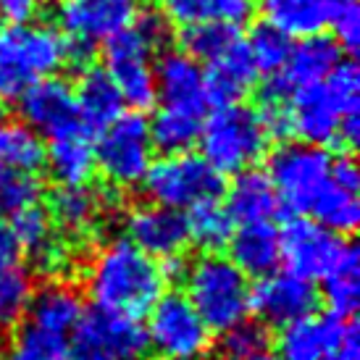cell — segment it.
<instances>
[{"instance_id":"bcb514c9","label":"cell","mask_w":360,"mask_h":360,"mask_svg":"<svg viewBox=\"0 0 360 360\" xmlns=\"http://www.w3.org/2000/svg\"><path fill=\"white\" fill-rule=\"evenodd\" d=\"M21 260V245L16 240V234L11 229V221L0 216V269H11L19 266Z\"/></svg>"},{"instance_id":"1f68e13d","label":"cell","mask_w":360,"mask_h":360,"mask_svg":"<svg viewBox=\"0 0 360 360\" xmlns=\"http://www.w3.org/2000/svg\"><path fill=\"white\" fill-rule=\"evenodd\" d=\"M45 163V142L24 121L0 119V166L34 174Z\"/></svg>"},{"instance_id":"d6a6232c","label":"cell","mask_w":360,"mask_h":360,"mask_svg":"<svg viewBox=\"0 0 360 360\" xmlns=\"http://www.w3.org/2000/svg\"><path fill=\"white\" fill-rule=\"evenodd\" d=\"M202 121H205V116L176 110V108H163L160 105L155 119L148 121L153 148L163 150L166 155L192 150L198 145V140H200Z\"/></svg>"},{"instance_id":"7a4b0ae2","label":"cell","mask_w":360,"mask_h":360,"mask_svg":"<svg viewBox=\"0 0 360 360\" xmlns=\"http://www.w3.org/2000/svg\"><path fill=\"white\" fill-rule=\"evenodd\" d=\"M184 297L198 310L210 331H229L250 316V276H245L226 255L202 252L181 271Z\"/></svg>"},{"instance_id":"d590c367","label":"cell","mask_w":360,"mask_h":360,"mask_svg":"<svg viewBox=\"0 0 360 360\" xmlns=\"http://www.w3.org/2000/svg\"><path fill=\"white\" fill-rule=\"evenodd\" d=\"M69 340L71 337L51 334L27 323L13 337L6 360H71Z\"/></svg>"},{"instance_id":"4316f807","label":"cell","mask_w":360,"mask_h":360,"mask_svg":"<svg viewBox=\"0 0 360 360\" xmlns=\"http://www.w3.org/2000/svg\"><path fill=\"white\" fill-rule=\"evenodd\" d=\"M48 174L58 181V187H77L90 184L95 174V150L84 131H71L63 137L51 140L45 148V163Z\"/></svg>"},{"instance_id":"7c38bea8","label":"cell","mask_w":360,"mask_h":360,"mask_svg":"<svg viewBox=\"0 0 360 360\" xmlns=\"http://www.w3.org/2000/svg\"><path fill=\"white\" fill-rule=\"evenodd\" d=\"M56 16L66 40L95 48L127 30L137 11L134 0H58Z\"/></svg>"},{"instance_id":"52a82bcc","label":"cell","mask_w":360,"mask_h":360,"mask_svg":"<svg viewBox=\"0 0 360 360\" xmlns=\"http://www.w3.org/2000/svg\"><path fill=\"white\" fill-rule=\"evenodd\" d=\"M145 337L160 360H202L213 345V331L179 292H163L148 310Z\"/></svg>"},{"instance_id":"8992f818","label":"cell","mask_w":360,"mask_h":360,"mask_svg":"<svg viewBox=\"0 0 360 360\" xmlns=\"http://www.w3.org/2000/svg\"><path fill=\"white\" fill-rule=\"evenodd\" d=\"M331 155L321 145L310 142H281L269 155V171L274 190L279 195L281 208L292 213H308L319 192L326 187L331 171Z\"/></svg>"},{"instance_id":"484cf974","label":"cell","mask_w":360,"mask_h":360,"mask_svg":"<svg viewBox=\"0 0 360 360\" xmlns=\"http://www.w3.org/2000/svg\"><path fill=\"white\" fill-rule=\"evenodd\" d=\"M321 297L334 316L350 319L360 305V252L352 242H342L329 269L321 274Z\"/></svg>"},{"instance_id":"e575fe53","label":"cell","mask_w":360,"mask_h":360,"mask_svg":"<svg viewBox=\"0 0 360 360\" xmlns=\"http://www.w3.org/2000/svg\"><path fill=\"white\" fill-rule=\"evenodd\" d=\"M34 297L32 274L21 266L0 269V334L19 329Z\"/></svg>"},{"instance_id":"603a6c76","label":"cell","mask_w":360,"mask_h":360,"mask_svg":"<svg viewBox=\"0 0 360 360\" xmlns=\"http://www.w3.org/2000/svg\"><path fill=\"white\" fill-rule=\"evenodd\" d=\"M11 229L21 245V252L34 258L42 271H53L63 266V248L58 242V231L53 224L51 213L32 202L27 208L16 210L11 216Z\"/></svg>"},{"instance_id":"60d3db41","label":"cell","mask_w":360,"mask_h":360,"mask_svg":"<svg viewBox=\"0 0 360 360\" xmlns=\"http://www.w3.org/2000/svg\"><path fill=\"white\" fill-rule=\"evenodd\" d=\"M334 42L342 51L355 53L360 45V8L358 0H334L329 6V24Z\"/></svg>"},{"instance_id":"836d02e7","label":"cell","mask_w":360,"mask_h":360,"mask_svg":"<svg viewBox=\"0 0 360 360\" xmlns=\"http://www.w3.org/2000/svg\"><path fill=\"white\" fill-rule=\"evenodd\" d=\"M187 216V234L190 242L202 252H219L221 248L229 245V237L234 231V219L229 210L224 208L219 200H208L195 205Z\"/></svg>"},{"instance_id":"d4e9b609","label":"cell","mask_w":360,"mask_h":360,"mask_svg":"<svg viewBox=\"0 0 360 360\" xmlns=\"http://www.w3.org/2000/svg\"><path fill=\"white\" fill-rule=\"evenodd\" d=\"M255 0H160L163 16L179 27L224 24L240 30L255 16Z\"/></svg>"},{"instance_id":"ee69618b","label":"cell","mask_w":360,"mask_h":360,"mask_svg":"<svg viewBox=\"0 0 360 360\" xmlns=\"http://www.w3.org/2000/svg\"><path fill=\"white\" fill-rule=\"evenodd\" d=\"M48 0H0V19L6 24H30L42 13Z\"/></svg>"},{"instance_id":"2e32d148","label":"cell","mask_w":360,"mask_h":360,"mask_svg":"<svg viewBox=\"0 0 360 360\" xmlns=\"http://www.w3.org/2000/svg\"><path fill=\"white\" fill-rule=\"evenodd\" d=\"M16 103L21 108L24 124L32 127L40 137L56 140V137L71 134V131H82L74 90L63 79H56V77L40 79Z\"/></svg>"},{"instance_id":"277c9868","label":"cell","mask_w":360,"mask_h":360,"mask_svg":"<svg viewBox=\"0 0 360 360\" xmlns=\"http://www.w3.org/2000/svg\"><path fill=\"white\" fill-rule=\"evenodd\" d=\"M198 142L202 158L224 176L252 169L269 148V134L263 129L258 110L240 101L208 110Z\"/></svg>"},{"instance_id":"ab89813d","label":"cell","mask_w":360,"mask_h":360,"mask_svg":"<svg viewBox=\"0 0 360 360\" xmlns=\"http://www.w3.org/2000/svg\"><path fill=\"white\" fill-rule=\"evenodd\" d=\"M266 347H269V331L258 321L245 319L242 323L231 326L229 331H224V350L229 358H260V355H266Z\"/></svg>"},{"instance_id":"681fc988","label":"cell","mask_w":360,"mask_h":360,"mask_svg":"<svg viewBox=\"0 0 360 360\" xmlns=\"http://www.w3.org/2000/svg\"><path fill=\"white\" fill-rule=\"evenodd\" d=\"M263 360H269V358H263Z\"/></svg>"},{"instance_id":"cb8c5ba5","label":"cell","mask_w":360,"mask_h":360,"mask_svg":"<svg viewBox=\"0 0 360 360\" xmlns=\"http://www.w3.org/2000/svg\"><path fill=\"white\" fill-rule=\"evenodd\" d=\"M229 216L237 224H255V221H271L281 210L279 195L274 190L271 179L258 169H245L234 174V181L226 190V205Z\"/></svg>"},{"instance_id":"f546056e","label":"cell","mask_w":360,"mask_h":360,"mask_svg":"<svg viewBox=\"0 0 360 360\" xmlns=\"http://www.w3.org/2000/svg\"><path fill=\"white\" fill-rule=\"evenodd\" d=\"M260 11L266 24L295 40L321 34L329 24V0H260Z\"/></svg>"},{"instance_id":"8fae6325","label":"cell","mask_w":360,"mask_h":360,"mask_svg":"<svg viewBox=\"0 0 360 360\" xmlns=\"http://www.w3.org/2000/svg\"><path fill=\"white\" fill-rule=\"evenodd\" d=\"M342 60V48L331 37L310 34L292 42L281 71L271 74L263 87V101H290L295 92L321 84Z\"/></svg>"},{"instance_id":"b9f144b4","label":"cell","mask_w":360,"mask_h":360,"mask_svg":"<svg viewBox=\"0 0 360 360\" xmlns=\"http://www.w3.org/2000/svg\"><path fill=\"white\" fill-rule=\"evenodd\" d=\"M131 30L140 34V40L145 42L153 53H158L160 48H166L171 40V21L163 16V11H145L140 16H134Z\"/></svg>"},{"instance_id":"74e56055","label":"cell","mask_w":360,"mask_h":360,"mask_svg":"<svg viewBox=\"0 0 360 360\" xmlns=\"http://www.w3.org/2000/svg\"><path fill=\"white\" fill-rule=\"evenodd\" d=\"M240 40V30L234 27H224V24H200V27H184L181 34V45L184 53L192 56L195 60L208 63L216 56L229 48L231 42Z\"/></svg>"},{"instance_id":"d6986e66","label":"cell","mask_w":360,"mask_h":360,"mask_svg":"<svg viewBox=\"0 0 360 360\" xmlns=\"http://www.w3.org/2000/svg\"><path fill=\"white\" fill-rule=\"evenodd\" d=\"M292 113V134H297L302 142L329 148L340 142L342 116L337 105L331 103L329 92L323 90V82L295 92L290 98Z\"/></svg>"},{"instance_id":"f1b7e54d","label":"cell","mask_w":360,"mask_h":360,"mask_svg":"<svg viewBox=\"0 0 360 360\" xmlns=\"http://www.w3.org/2000/svg\"><path fill=\"white\" fill-rule=\"evenodd\" d=\"M105 210V198L90 184H77V187H58L51 198V219L56 226L66 234H87Z\"/></svg>"},{"instance_id":"3957f363","label":"cell","mask_w":360,"mask_h":360,"mask_svg":"<svg viewBox=\"0 0 360 360\" xmlns=\"http://www.w3.org/2000/svg\"><path fill=\"white\" fill-rule=\"evenodd\" d=\"M66 66V37L45 24L0 27V103L19 101L32 84Z\"/></svg>"},{"instance_id":"ac0fdd59","label":"cell","mask_w":360,"mask_h":360,"mask_svg":"<svg viewBox=\"0 0 360 360\" xmlns=\"http://www.w3.org/2000/svg\"><path fill=\"white\" fill-rule=\"evenodd\" d=\"M74 103H77L79 129L84 134H98L124 113V98L103 66L82 69L74 90Z\"/></svg>"},{"instance_id":"6da1fadb","label":"cell","mask_w":360,"mask_h":360,"mask_svg":"<svg viewBox=\"0 0 360 360\" xmlns=\"http://www.w3.org/2000/svg\"><path fill=\"white\" fill-rule=\"evenodd\" d=\"M166 281L169 279L158 260L121 237L105 242L92 255L87 269V295L98 308L140 319L148 316V310L166 292Z\"/></svg>"},{"instance_id":"7402d4cb","label":"cell","mask_w":360,"mask_h":360,"mask_svg":"<svg viewBox=\"0 0 360 360\" xmlns=\"http://www.w3.org/2000/svg\"><path fill=\"white\" fill-rule=\"evenodd\" d=\"M205 77H208V90L213 105L224 103H240L258 82V69L250 58V51L245 40L231 42L226 51L205 63Z\"/></svg>"},{"instance_id":"5bb4252c","label":"cell","mask_w":360,"mask_h":360,"mask_svg":"<svg viewBox=\"0 0 360 360\" xmlns=\"http://www.w3.org/2000/svg\"><path fill=\"white\" fill-rule=\"evenodd\" d=\"M155 90H158V101L163 108H176L205 116L213 105L202 63L187 56L184 51H171L158 60Z\"/></svg>"},{"instance_id":"f6af8a7d","label":"cell","mask_w":360,"mask_h":360,"mask_svg":"<svg viewBox=\"0 0 360 360\" xmlns=\"http://www.w3.org/2000/svg\"><path fill=\"white\" fill-rule=\"evenodd\" d=\"M323 360H360V337L358 326L347 319L345 329L340 331V337L334 340L329 352L323 355Z\"/></svg>"},{"instance_id":"ba28073f","label":"cell","mask_w":360,"mask_h":360,"mask_svg":"<svg viewBox=\"0 0 360 360\" xmlns=\"http://www.w3.org/2000/svg\"><path fill=\"white\" fill-rule=\"evenodd\" d=\"M95 150V169L113 187H137L153 163V140L150 127L140 113H121L119 119L98 131Z\"/></svg>"},{"instance_id":"5b68a950","label":"cell","mask_w":360,"mask_h":360,"mask_svg":"<svg viewBox=\"0 0 360 360\" xmlns=\"http://www.w3.org/2000/svg\"><path fill=\"white\" fill-rule=\"evenodd\" d=\"M142 187L153 202L187 213L200 202L219 200L224 192V179L202 155L187 150L153 160L142 179Z\"/></svg>"},{"instance_id":"30bf717a","label":"cell","mask_w":360,"mask_h":360,"mask_svg":"<svg viewBox=\"0 0 360 360\" xmlns=\"http://www.w3.org/2000/svg\"><path fill=\"white\" fill-rule=\"evenodd\" d=\"M103 69L110 74L113 84L119 87L124 105L140 110H150L158 103V90H155V63H153V51L140 40V34L131 30H121L110 40L103 42Z\"/></svg>"},{"instance_id":"9c48e42d","label":"cell","mask_w":360,"mask_h":360,"mask_svg":"<svg viewBox=\"0 0 360 360\" xmlns=\"http://www.w3.org/2000/svg\"><path fill=\"white\" fill-rule=\"evenodd\" d=\"M71 360H142L148 352V337L140 319L105 308L82 313L69 340Z\"/></svg>"},{"instance_id":"c3c4849f","label":"cell","mask_w":360,"mask_h":360,"mask_svg":"<svg viewBox=\"0 0 360 360\" xmlns=\"http://www.w3.org/2000/svg\"><path fill=\"white\" fill-rule=\"evenodd\" d=\"M331 3H334V0H329V6H331Z\"/></svg>"},{"instance_id":"7dc6e473","label":"cell","mask_w":360,"mask_h":360,"mask_svg":"<svg viewBox=\"0 0 360 360\" xmlns=\"http://www.w3.org/2000/svg\"><path fill=\"white\" fill-rule=\"evenodd\" d=\"M0 119H3V110H0Z\"/></svg>"},{"instance_id":"4fadbf2b","label":"cell","mask_w":360,"mask_h":360,"mask_svg":"<svg viewBox=\"0 0 360 360\" xmlns=\"http://www.w3.org/2000/svg\"><path fill=\"white\" fill-rule=\"evenodd\" d=\"M319 305V290L305 276L292 271H271L250 290V310L263 323L284 326L313 313Z\"/></svg>"},{"instance_id":"7bdbcfd3","label":"cell","mask_w":360,"mask_h":360,"mask_svg":"<svg viewBox=\"0 0 360 360\" xmlns=\"http://www.w3.org/2000/svg\"><path fill=\"white\" fill-rule=\"evenodd\" d=\"M263 129L269 134V140H287L292 137V113L290 101H263V108L258 110Z\"/></svg>"},{"instance_id":"8d00e7d4","label":"cell","mask_w":360,"mask_h":360,"mask_svg":"<svg viewBox=\"0 0 360 360\" xmlns=\"http://www.w3.org/2000/svg\"><path fill=\"white\" fill-rule=\"evenodd\" d=\"M245 45L250 51V58L255 63L258 74L271 77V74L281 71V66H284L292 48V37H287L284 32H279L276 27L266 24V21H260V24L252 27Z\"/></svg>"},{"instance_id":"4dcf8cb0","label":"cell","mask_w":360,"mask_h":360,"mask_svg":"<svg viewBox=\"0 0 360 360\" xmlns=\"http://www.w3.org/2000/svg\"><path fill=\"white\" fill-rule=\"evenodd\" d=\"M360 187H347L342 181H334L329 176L326 187L319 192V198L310 205V216L323 229H329L337 237L352 234L358 229L360 221V202H358Z\"/></svg>"},{"instance_id":"83f0119b","label":"cell","mask_w":360,"mask_h":360,"mask_svg":"<svg viewBox=\"0 0 360 360\" xmlns=\"http://www.w3.org/2000/svg\"><path fill=\"white\" fill-rule=\"evenodd\" d=\"M82 313H84V302L77 292L66 287V284H51L45 290L34 292L30 305V319L32 326L60 337H71V331L77 329Z\"/></svg>"},{"instance_id":"9a60e30c","label":"cell","mask_w":360,"mask_h":360,"mask_svg":"<svg viewBox=\"0 0 360 360\" xmlns=\"http://www.w3.org/2000/svg\"><path fill=\"white\" fill-rule=\"evenodd\" d=\"M279 242L287 271L310 281L321 279V274L329 269V263L342 248V237L302 216H295L284 224V229H279Z\"/></svg>"},{"instance_id":"f35d334b","label":"cell","mask_w":360,"mask_h":360,"mask_svg":"<svg viewBox=\"0 0 360 360\" xmlns=\"http://www.w3.org/2000/svg\"><path fill=\"white\" fill-rule=\"evenodd\" d=\"M40 198V181L34 174L13 171L0 166V216H13Z\"/></svg>"},{"instance_id":"e0dca14e","label":"cell","mask_w":360,"mask_h":360,"mask_svg":"<svg viewBox=\"0 0 360 360\" xmlns=\"http://www.w3.org/2000/svg\"><path fill=\"white\" fill-rule=\"evenodd\" d=\"M127 240L155 260L179 258L181 250L190 245L187 216L158 202L140 205L127 216Z\"/></svg>"},{"instance_id":"44dd1931","label":"cell","mask_w":360,"mask_h":360,"mask_svg":"<svg viewBox=\"0 0 360 360\" xmlns=\"http://www.w3.org/2000/svg\"><path fill=\"white\" fill-rule=\"evenodd\" d=\"M229 260L245 276L260 279L281 263V242L279 229L271 221L240 224L229 237Z\"/></svg>"},{"instance_id":"ffe728a7","label":"cell","mask_w":360,"mask_h":360,"mask_svg":"<svg viewBox=\"0 0 360 360\" xmlns=\"http://www.w3.org/2000/svg\"><path fill=\"white\" fill-rule=\"evenodd\" d=\"M347 319L326 313H308L302 319L284 323L276 337V350L281 360H323L334 340L345 329Z\"/></svg>"}]
</instances>
